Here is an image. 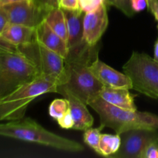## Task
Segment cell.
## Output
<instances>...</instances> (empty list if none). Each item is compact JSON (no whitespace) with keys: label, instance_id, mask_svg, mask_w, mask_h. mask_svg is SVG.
I'll use <instances>...</instances> for the list:
<instances>
[{"label":"cell","instance_id":"cell-1","mask_svg":"<svg viewBox=\"0 0 158 158\" xmlns=\"http://www.w3.org/2000/svg\"><path fill=\"white\" fill-rule=\"evenodd\" d=\"M98 57L97 46H90L83 43L80 46L69 50L65 59L66 82L58 87L62 95L69 94L88 105L99 97L103 86L89 69L92 62Z\"/></svg>","mask_w":158,"mask_h":158},{"label":"cell","instance_id":"cell-2","mask_svg":"<svg viewBox=\"0 0 158 158\" xmlns=\"http://www.w3.org/2000/svg\"><path fill=\"white\" fill-rule=\"evenodd\" d=\"M0 136L40 143L60 151L78 153L84 150L80 143L48 131L31 118L0 123Z\"/></svg>","mask_w":158,"mask_h":158},{"label":"cell","instance_id":"cell-3","mask_svg":"<svg viewBox=\"0 0 158 158\" xmlns=\"http://www.w3.org/2000/svg\"><path fill=\"white\" fill-rule=\"evenodd\" d=\"M59 86L55 78L40 74L0 100V120L23 118L27 106L34 99L48 93H58Z\"/></svg>","mask_w":158,"mask_h":158},{"label":"cell","instance_id":"cell-4","mask_svg":"<svg viewBox=\"0 0 158 158\" xmlns=\"http://www.w3.org/2000/svg\"><path fill=\"white\" fill-rule=\"evenodd\" d=\"M100 116V125L116 134L137 128L158 130V115L149 112L128 110L107 103L99 96L88 103Z\"/></svg>","mask_w":158,"mask_h":158},{"label":"cell","instance_id":"cell-5","mask_svg":"<svg viewBox=\"0 0 158 158\" xmlns=\"http://www.w3.org/2000/svg\"><path fill=\"white\" fill-rule=\"evenodd\" d=\"M40 75L20 52H0V100Z\"/></svg>","mask_w":158,"mask_h":158},{"label":"cell","instance_id":"cell-6","mask_svg":"<svg viewBox=\"0 0 158 158\" xmlns=\"http://www.w3.org/2000/svg\"><path fill=\"white\" fill-rule=\"evenodd\" d=\"M123 71L132 83L133 89L153 99H158V62L143 52H134L123 66Z\"/></svg>","mask_w":158,"mask_h":158},{"label":"cell","instance_id":"cell-7","mask_svg":"<svg viewBox=\"0 0 158 158\" xmlns=\"http://www.w3.org/2000/svg\"><path fill=\"white\" fill-rule=\"evenodd\" d=\"M17 47L19 52L35 66L39 73L55 78L58 80L60 86L66 83V72L63 57L48 49L36 40Z\"/></svg>","mask_w":158,"mask_h":158},{"label":"cell","instance_id":"cell-8","mask_svg":"<svg viewBox=\"0 0 158 158\" xmlns=\"http://www.w3.org/2000/svg\"><path fill=\"white\" fill-rule=\"evenodd\" d=\"M9 23L36 28L45 20L52 8L38 0H25L0 6Z\"/></svg>","mask_w":158,"mask_h":158},{"label":"cell","instance_id":"cell-9","mask_svg":"<svg viewBox=\"0 0 158 158\" xmlns=\"http://www.w3.org/2000/svg\"><path fill=\"white\" fill-rule=\"evenodd\" d=\"M121 143L117 152L109 157L140 158L145 148L153 143H158L157 129L137 128L120 134Z\"/></svg>","mask_w":158,"mask_h":158},{"label":"cell","instance_id":"cell-10","mask_svg":"<svg viewBox=\"0 0 158 158\" xmlns=\"http://www.w3.org/2000/svg\"><path fill=\"white\" fill-rule=\"evenodd\" d=\"M109 23L107 6L103 3L96 10L85 13L83 18V41L96 46L106 30Z\"/></svg>","mask_w":158,"mask_h":158},{"label":"cell","instance_id":"cell-11","mask_svg":"<svg viewBox=\"0 0 158 158\" xmlns=\"http://www.w3.org/2000/svg\"><path fill=\"white\" fill-rule=\"evenodd\" d=\"M94 77L103 86L111 88H121L131 89L133 88L131 79L124 73H120L113 69L107 64L96 58L89 66Z\"/></svg>","mask_w":158,"mask_h":158},{"label":"cell","instance_id":"cell-12","mask_svg":"<svg viewBox=\"0 0 158 158\" xmlns=\"http://www.w3.org/2000/svg\"><path fill=\"white\" fill-rule=\"evenodd\" d=\"M35 40L64 59L68 56L69 48L67 43L57 35L45 21L35 28Z\"/></svg>","mask_w":158,"mask_h":158},{"label":"cell","instance_id":"cell-13","mask_svg":"<svg viewBox=\"0 0 158 158\" xmlns=\"http://www.w3.org/2000/svg\"><path fill=\"white\" fill-rule=\"evenodd\" d=\"M67 24L69 50L80 46L83 41V18L85 12L80 9L77 10L63 9Z\"/></svg>","mask_w":158,"mask_h":158},{"label":"cell","instance_id":"cell-14","mask_svg":"<svg viewBox=\"0 0 158 158\" xmlns=\"http://www.w3.org/2000/svg\"><path fill=\"white\" fill-rule=\"evenodd\" d=\"M69 101L71 115L74 125L73 129L77 131H86L92 127L94 124V117L86 107V104L82 100L69 94L63 95Z\"/></svg>","mask_w":158,"mask_h":158},{"label":"cell","instance_id":"cell-15","mask_svg":"<svg viewBox=\"0 0 158 158\" xmlns=\"http://www.w3.org/2000/svg\"><path fill=\"white\" fill-rule=\"evenodd\" d=\"M99 96L107 103L121 109L133 111L137 110L134 103L135 96L131 94L127 89L103 86Z\"/></svg>","mask_w":158,"mask_h":158},{"label":"cell","instance_id":"cell-16","mask_svg":"<svg viewBox=\"0 0 158 158\" xmlns=\"http://www.w3.org/2000/svg\"><path fill=\"white\" fill-rule=\"evenodd\" d=\"M1 35L8 42L18 46L32 43L35 40V28L9 23Z\"/></svg>","mask_w":158,"mask_h":158},{"label":"cell","instance_id":"cell-17","mask_svg":"<svg viewBox=\"0 0 158 158\" xmlns=\"http://www.w3.org/2000/svg\"><path fill=\"white\" fill-rule=\"evenodd\" d=\"M48 26L67 43L68 31L66 17L61 8H52L45 18Z\"/></svg>","mask_w":158,"mask_h":158},{"label":"cell","instance_id":"cell-18","mask_svg":"<svg viewBox=\"0 0 158 158\" xmlns=\"http://www.w3.org/2000/svg\"><path fill=\"white\" fill-rule=\"evenodd\" d=\"M121 143L120 134H101L100 140V148L102 156L109 157L117 152Z\"/></svg>","mask_w":158,"mask_h":158},{"label":"cell","instance_id":"cell-19","mask_svg":"<svg viewBox=\"0 0 158 158\" xmlns=\"http://www.w3.org/2000/svg\"><path fill=\"white\" fill-rule=\"evenodd\" d=\"M103 127L100 125L97 128H89L85 131L83 134V140L85 143L87 144L89 148H92L97 154L102 156V152L100 148V140L101 131L103 129Z\"/></svg>","mask_w":158,"mask_h":158},{"label":"cell","instance_id":"cell-20","mask_svg":"<svg viewBox=\"0 0 158 158\" xmlns=\"http://www.w3.org/2000/svg\"><path fill=\"white\" fill-rule=\"evenodd\" d=\"M69 109V104L67 99H56L49 105V114L52 118L57 120L61 118Z\"/></svg>","mask_w":158,"mask_h":158},{"label":"cell","instance_id":"cell-21","mask_svg":"<svg viewBox=\"0 0 158 158\" xmlns=\"http://www.w3.org/2000/svg\"><path fill=\"white\" fill-rule=\"evenodd\" d=\"M106 6H114L127 17H132L135 12L131 6V0H105Z\"/></svg>","mask_w":158,"mask_h":158},{"label":"cell","instance_id":"cell-22","mask_svg":"<svg viewBox=\"0 0 158 158\" xmlns=\"http://www.w3.org/2000/svg\"><path fill=\"white\" fill-rule=\"evenodd\" d=\"M105 3V0H79L80 9L85 13L96 10Z\"/></svg>","mask_w":158,"mask_h":158},{"label":"cell","instance_id":"cell-23","mask_svg":"<svg viewBox=\"0 0 158 158\" xmlns=\"http://www.w3.org/2000/svg\"><path fill=\"white\" fill-rule=\"evenodd\" d=\"M58 124L60 125V127L63 129H73L74 125L72 115H71L70 109L59 120H57Z\"/></svg>","mask_w":158,"mask_h":158},{"label":"cell","instance_id":"cell-24","mask_svg":"<svg viewBox=\"0 0 158 158\" xmlns=\"http://www.w3.org/2000/svg\"><path fill=\"white\" fill-rule=\"evenodd\" d=\"M140 158H158V143H153L147 147Z\"/></svg>","mask_w":158,"mask_h":158},{"label":"cell","instance_id":"cell-25","mask_svg":"<svg viewBox=\"0 0 158 158\" xmlns=\"http://www.w3.org/2000/svg\"><path fill=\"white\" fill-rule=\"evenodd\" d=\"M0 52H19L17 46H15V45L8 42L1 35H0Z\"/></svg>","mask_w":158,"mask_h":158},{"label":"cell","instance_id":"cell-26","mask_svg":"<svg viewBox=\"0 0 158 158\" xmlns=\"http://www.w3.org/2000/svg\"><path fill=\"white\" fill-rule=\"evenodd\" d=\"M60 7L67 10H77L80 9L79 0H60Z\"/></svg>","mask_w":158,"mask_h":158},{"label":"cell","instance_id":"cell-27","mask_svg":"<svg viewBox=\"0 0 158 158\" xmlns=\"http://www.w3.org/2000/svg\"><path fill=\"white\" fill-rule=\"evenodd\" d=\"M131 6L134 12H140L148 7V0H131Z\"/></svg>","mask_w":158,"mask_h":158},{"label":"cell","instance_id":"cell-28","mask_svg":"<svg viewBox=\"0 0 158 158\" xmlns=\"http://www.w3.org/2000/svg\"><path fill=\"white\" fill-rule=\"evenodd\" d=\"M148 7L157 21V28L158 29V1L157 0H148Z\"/></svg>","mask_w":158,"mask_h":158},{"label":"cell","instance_id":"cell-29","mask_svg":"<svg viewBox=\"0 0 158 158\" xmlns=\"http://www.w3.org/2000/svg\"><path fill=\"white\" fill-rule=\"evenodd\" d=\"M8 23H9V21H8L7 17H6L5 12H3V10L0 7V35H1L3 29H5V27H6Z\"/></svg>","mask_w":158,"mask_h":158},{"label":"cell","instance_id":"cell-30","mask_svg":"<svg viewBox=\"0 0 158 158\" xmlns=\"http://www.w3.org/2000/svg\"><path fill=\"white\" fill-rule=\"evenodd\" d=\"M38 1L49 8H60V0H38Z\"/></svg>","mask_w":158,"mask_h":158},{"label":"cell","instance_id":"cell-31","mask_svg":"<svg viewBox=\"0 0 158 158\" xmlns=\"http://www.w3.org/2000/svg\"><path fill=\"white\" fill-rule=\"evenodd\" d=\"M25 1V0H0V6H5V5L11 4V3Z\"/></svg>","mask_w":158,"mask_h":158},{"label":"cell","instance_id":"cell-32","mask_svg":"<svg viewBox=\"0 0 158 158\" xmlns=\"http://www.w3.org/2000/svg\"><path fill=\"white\" fill-rule=\"evenodd\" d=\"M154 59L156 60V61L158 62V39L156 40L155 43H154Z\"/></svg>","mask_w":158,"mask_h":158},{"label":"cell","instance_id":"cell-33","mask_svg":"<svg viewBox=\"0 0 158 158\" xmlns=\"http://www.w3.org/2000/svg\"><path fill=\"white\" fill-rule=\"evenodd\" d=\"M157 1H158V0H157Z\"/></svg>","mask_w":158,"mask_h":158}]
</instances>
